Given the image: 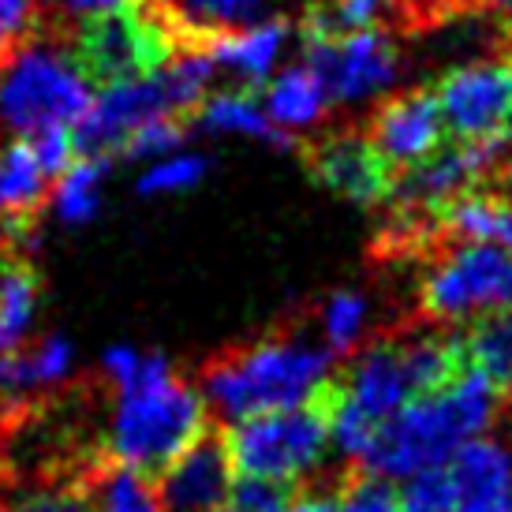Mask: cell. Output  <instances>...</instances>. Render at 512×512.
Wrapping results in <instances>:
<instances>
[{
	"instance_id": "cell-14",
	"label": "cell",
	"mask_w": 512,
	"mask_h": 512,
	"mask_svg": "<svg viewBox=\"0 0 512 512\" xmlns=\"http://www.w3.org/2000/svg\"><path fill=\"white\" fill-rule=\"evenodd\" d=\"M64 483L83 498L86 512H165L154 479L116 464L105 449L86 453L72 471H64Z\"/></svg>"
},
{
	"instance_id": "cell-18",
	"label": "cell",
	"mask_w": 512,
	"mask_h": 512,
	"mask_svg": "<svg viewBox=\"0 0 512 512\" xmlns=\"http://www.w3.org/2000/svg\"><path fill=\"white\" fill-rule=\"evenodd\" d=\"M169 19L176 53H187L202 34L240 30L262 15L266 0H157Z\"/></svg>"
},
{
	"instance_id": "cell-5",
	"label": "cell",
	"mask_w": 512,
	"mask_h": 512,
	"mask_svg": "<svg viewBox=\"0 0 512 512\" xmlns=\"http://www.w3.org/2000/svg\"><path fill=\"white\" fill-rule=\"evenodd\" d=\"M169 57H176V45L157 0H135L113 12L86 15L72 34L75 72L94 90L143 79Z\"/></svg>"
},
{
	"instance_id": "cell-23",
	"label": "cell",
	"mask_w": 512,
	"mask_h": 512,
	"mask_svg": "<svg viewBox=\"0 0 512 512\" xmlns=\"http://www.w3.org/2000/svg\"><path fill=\"white\" fill-rule=\"evenodd\" d=\"M333 505L337 512H400V494L389 479L348 464L333 483Z\"/></svg>"
},
{
	"instance_id": "cell-35",
	"label": "cell",
	"mask_w": 512,
	"mask_h": 512,
	"mask_svg": "<svg viewBox=\"0 0 512 512\" xmlns=\"http://www.w3.org/2000/svg\"><path fill=\"white\" fill-rule=\"evenodd\" d=\"M225 512H232V509H225Z\"/></svg>"
},
{
	"instance_id": "cell-29",
	"label": "cell",
	"mask_w": 512,
	"mask_h": 512,
	"mask_svg": "<svg viewBox=\"0 0 512 512\" xmlns=\"http://www.w3.org/2000/svg\"><path fill=\"white\" fill-rule=\"evenodd\" d=\"M27 146L34 150L38 165H42L45 176H64L72 169L75 161V143H72V131L68 128H42V131H30Z\"/></svg>"
},
{
	"instance_id": "cell-13",
	"label": "cell",
	"mask_w": 512,
	"mask_h": 512,
	"mask_svg": "<svg viewBox=\"0 0 512 512\" xmlns=\"http://www.w3.org/2000/svg\"><path fill=\"white\" fill-rule=\"evenodd\" d=\"M337 370H341L348 400L356 404L359 412H367L374 423L393 419L400 408H408L415 400L404 359H400V344L393 333H385L378 341H370L367 348H359V356Z\"/></svg>"
},
{
	"instance_id": "cell-22",
	"label": "cell",
	"mask_w": 512,
	"mask_h": 512,
	"mask_svg": "<svg viewBox=\"0 0 512 512\" xmlns=\"http://www.w3.org/2000/svg\"><path fill=\"white\" fill-rule=\"evenodd\" d=\"M105 172H109V157H75L72 169L57 180V214L68 225H83L98 214Z\"/></svg>"
},
{
	"instance_id": "cell-11",
	"label": "cell",
	"mask_w": 512,
	"mask_h": 512,
	"mask_svg": "<svg viewBox=\"0 0 512 512\" xmlns=\"http://www.w3.org/2000/svg\"><path fill=\"white\" fill-rule=\"evenodd\" d=\"M363 135L370 139V146L378 150L385 165L393 169V176L434 157L449 139L438 98H434V86H415V90L385 98L374 109Z\"/></svg>"
},
{
	"instance_id": "cell-3",
	"label": "cell",
	"mask_w": 512,
	"mask_h": 512,
	"mask_svg": "<svg viewBox=\"0 0 512 512\" xmlns=\"http://www.w3.org/2000/svg\"><path fill=\"white\" fill-rule=\"evenodd\" d=\"M344 393L341 370L311 393L307 404L258 412L225 430L228 460L240 479H266V483L299 486L322 460L329 441V419Z\"/></svg>"
},
{
	"instance_id": "cell-25",
	"label": "cell",
	"mask_w": 512,
	"mask_h": 512,
	"mask_svg": "<svg viewBox=\"0 0 512 512\" xmlns=\"http://www.w3.org/2000/svg\"><path fill=\"white\" fill-rule=\"evenodd\" d=\"M191 135V124L187 116H154L128 135V143L120 146V154L128 157H150V154H165V150H176Z\"/></svg>"
},
{
	"instance_id": "cell-1",
	"label": "cell",
	"mask_w": 512,
	"mask_h": 512,
	"mask_svg": "<svg viewBox=\"0 0 512 512\" xmlns=\"http://www.w3.org/2000/svg\"><path fill=\"white\" fill-rule=\"evenodd\" d=\"M505 400L479 370H464L449 389L434 397H419L385 419L359 468L382 479H415L423 471L445 468L460 445L479 438Z\"/></svg>"
},
{
	"instance_id": "cell-7",
	"label": "cell",
	"mask_w": 512,
	"mask_h": 512,
	"mask_svg": "<svg viewBox=\"0 0 512 512\" xmlns=\"http://www.w3.org/2000/svg\"><path fill=\"white\" fill-rule=\"evenodd\" d=\"M490 307H512V251L494 243L445 247L423 277L419 314L449 326Z\"/></svg>"
},
{
	"instance_id": "cell-24",
	"label": "cell",
	"mask_w": 512,
	"mask_h": 512,
	"mask_svg": "<svg viewBox=\"0 0 512 512\" xmlns=\"http://www.w3.org/2000/svg\"><path fill=\"white\" fill-rule=\"evenodd\" d=\"M363 322H367V299L359 292H333L322 303V337L329 352L337 359L348 356L363 337Z\"/></svg>"
},
{
	"instance_id": "cell-30",
	"label": "cell",
	"mask_w": 512,
	"mask_h": 512,
	"mask_svg": "<svg viewBox=\"0 0 512 512\" xmlns=\"http://www.w3.org/2000/svg\"><path fill=\"white\" fill-rule=\"evenodd\" d=\"M288 512H337V505H333V483L314 486L303 479V483L296 486L292 501H288Z\"/></svg>"
},
{
	"instance_id": "cell-17",
	"label": "cell",
	"mask_w": 512,
	"mask_h": 512,
	"mask_svg": "<svg viewBox=\"0 0 512 512\" xmlns=\"http://www.w3.org/2000/svg\"><path fill=\"white\" fill-rule=\"evenodd\" d=\"M464 356L498 389L501 400H512V307H490L464 326Z\"/></svg>"
},
{
	"instance_id": "cell-4",
	"label": "cell",
	"mask_w": 512,
	"mask_h": 512,
	"mask_svg": "<svg viewBox=\"0 0 512 512\" xmlns=\"http://www.w3.org/2000/svg\"><path fill=\"white\" fill-rule=\"evenodd\" d=\"M206 427V400L169 370L154 382L120 393L105 453L116 464L157 479Z\"/></svg>"
},
{
	"instance_id": "cell-27",
	"label": "cell",
	"mask_w": 512,
	"mask_h": 512,
	"mask_svg": "<svg viewBox=\"0 0 512 512\" xmlns=\"http://www.w3.org/2000/svg\"><path fill=\"white\" fill-rule=\"evenodd\" d=\"M38 30V0H0V68L23 53Z\"/></svg>"
},
{
	"instance_id": "cell-34",
	"label": "cell",
	"mask_w": 512,
	"mask_h": 512,
	"mask_svg": "<svg viewBox=\"0 0 512 512\" xmlns=\"http://www.w3.org/2000/svg\"><path fill=\"white\" fill-rule=\"evenodd\" d=\"M0 512H12V509H4V505H0Z\"/></svg>"
},
{
	"instance_id": "cell-2",
	"label": "cell",
	"mask_w": 512,
	"mask_h": 512,
	"mask_svg": "<svg viewBox=\"0 0 512 512\" xmlns=\"http://www.w3.org/2000/svg\"><path fill=\"white\" fill-rule=\"evenodd\" d=\"M341 359L326 344L303 341L296 329H281L262 341L232 344L206 359L202 389L217 412L228 419H247L258 412L296 408L337 370Z\"/></svg>"
},
{
	"instance_id": "cell-33",
	"label": "cell",
	"mask_w": 512,
	"mask_h": 512,
	"mask_svg": "<svg viewBox=\"0 0 512 512\" xmlns=\"http://www.w3.org/2000/svg\"><path fill=\"white\" fill-rule=\"evenodd\" d=\"M0 221H4V191H0Z\"/></svg>"
},
{
	"instance_id": "cell-10",
	"label": "cell",
	"mask_w": 512,
	"mask_h": 512,
	"mask_svg": "<svg viewBox=\"0 0 512 512\" xmlns=\"http://www.w3.org/2000/svg\"><path fill=\"white\" fill-rule=\"evenodd\" d=\"M303 169L314 184L329 187L333 195H341L359 206H378L393 195V169L385 165L378 150L370 146L363 131H333L314 143H299Z\"/></svg>"
},
{
	"instance_id": "cell-28",
	"label": "cell",
	"mask_w": 512,
	"mask_h": 512,
	"mask_svg": "<svg viewBox=\"0 0 512 512\" xmlns=\"http://www.w3.org/2000/svg\"><path fill=\"white\" fill-rule=\"evenodd\" d=\"M210 161L199 154H184V157H172V161H161L154 169L146 172L139 180V191L143 195H161V191H184V187H195L206 176Z\"/></svg>"
},
{
	"instance_id": "cell-8",
	"label": "cell",
	"mask_w": 512,
	"mask_h": 512,
	"mask_svg": "<svg viewBox=\"0 0 512 512\" xmlns=\"http://www.w3.org/2000/svg\"><path fill=\"white\" fill-rule=\"evenodd\" d=\"M434 98L456 143L501 139L512 113V53L501 49L494 60H471L445 72L434 86Z\"/></svg>"
},
{
	"instance_id": "cell-31",
	"label": "cell",
	"mask_w": 512,
	"mask_h": 512,
	"mask_svg": "<svg viewBox=\"0 0 512 512\" xmlns=\"http://www.w3.org/2000/svg\"><path fill=\"white\" fill-rule=\"evenodd\" d=\"M57 4L64 15L72 19H86V15H101V12H113V8H124V4H135V0H49Z\"/></svg>"
},
{
	"instance_id": "cell-19",
	"label": "cell",
	"mask_w": 512,
	"mask_h": 512,
	"mask_svg": "<svg viewBox=\"0 0 512 512\" xmlns=\"http://www.w3.org/2000/svg\"><path fill=\"white\" fill-rule=\"evenodd\" d=\"M38 307V270L12 247L0 243V356L15 352Z\"/></svg>"
},
{
	"instance_id": "cell-12",
	"label": "cell",
	"mask_w": 512,
	"mask_h": 512,
	"mask_svg": "<svg viewBox=\"0 0 512 512\" xmlns=\"http://www.w3.org/2000/svg\"><path fill=\"white\" fill-rule=\"evenodd\" d=\"M232 483H236V471L228 460L225 427L210 423L157 475L154 490L165 512H225Z\"/></svg>"
},
{
	"instance_id": "cell-9",
	"label": "cell",
	"mask_w": 512,
	"mask_h": 512,
	"mask_svg": "<svg viewBox=\"0 0 512 512\" xmlns=\"http://www.w3.org/2000/svg\"><path fill=\"white\" fill-rule=\"evenodd\" d=\"M311 75L322 83L329 101H359L378 94L397 79V45L385 30H356L326 42H303Z\"/></svg>"
},
{
	"instance_id": "cell-32",
	"label": "cell",
	"mask_w": 512,
	"mask_h": 512,
	"mask_svg": "<svg viewBox=\"0 0 512 512\" xmlns=\"http://www.w3.org/2000/svg\"><path fill=\"white\" fill-rule=\"evenodd\" d=\"M479 8H512V0H475V12Z\"/></svg>"
},
{
	"instance_id": "cell-15",
	"label": "cell",
	"mask_w": 512,
	"mask_h": 512,
	"mask_svg": "<svg viewBox=\"0 0 512 512\" xmlns=\"http://www.w3.org/2000/svg\"><path fill=\"white\" fill-rule=\"evenodd\" d=\"M456 512H505L512 505V456L498 441L471 438L449 460Z\"/></svg>"
},
{
	"instance_id": "cell-6",
	"label": "cell",
	"mask_w": 512,
	"mask_h": 512,
	"mask_svg": "<svg viewBox=\"0 0 512 512\" xmlns=\"http://www.w3.org/2000/svg\"><path fill=\"white\" fill-rule=\"evenodd\" d=\"M90 101L94 94L72 60L49 49H23L0 68V120L23 135L79 124Z\"/></svg>"
},
{
	"instance_id": "cell-20",
	"label": "cell",
	"mask_w": 512,
	"mask_h": 512,
	"mask_svg": "<svg viewBox=\"0 0 512 512\" xmlns=\"http://www.w3.org/2000/svg\"><path fill=\"white\" fill-rule=\"evenodd\" d=\"M202 128L210 131H240V135H255L262 143L277 146V150H299V139L281 131L270 116L258 109V90L255 86H236L225 94H214L199 105Z\"/></svg>"
},
{
	"instance_id": "cell-26",
	"label": "cell",
	"mask_w": 512,
	"mask_h": 512,
	"mask_svg": "<svg viewBox=\"0 0 512 512\" xmlns=\"http://www.w3.org/2000/svg\"><path fill=\"white\" fill-rule=\"evenodd\" d=\"M400 512H456V490L449 471H423L400 494Z\"/></svg>"
},
{
	"instance_id": "cell-16",
	"label": "cell",
	"mask_w": 512,
	"mask_h": 512,
	"mask_svg": "<svg viewBox=\"0 0 512 512\" xmlns=\"http://www.w3.org/2000/svg\"><path fill=\"white\" fill-rule=\"evenodd\" d=\"M288 42V23L285 19H270L258 27H240V30H214L202 34L199 42L191 45L187 53H199L214 68H228L240 75V86H266L273 60L281 57V49Z\"/></svg>"
},
{
	"instance_id": "cell-21",
	"label": "cell",
	"mask_w": 512,
	"mask_h": 512,
	"mask_svg": "<svg viewBox=\"0 0 512 512\" xmlns=\"http://www.w3.org/2000/svg\"><path fill=\"white\" fill-rule=\"evenodd\" d=\"M262 90H266V109L262 113L270 116L281 131L314 124L329 105L326 90L311 75V68H288V72H281L273 83L262 86Z\"/></svg>"
}]
</instances>
